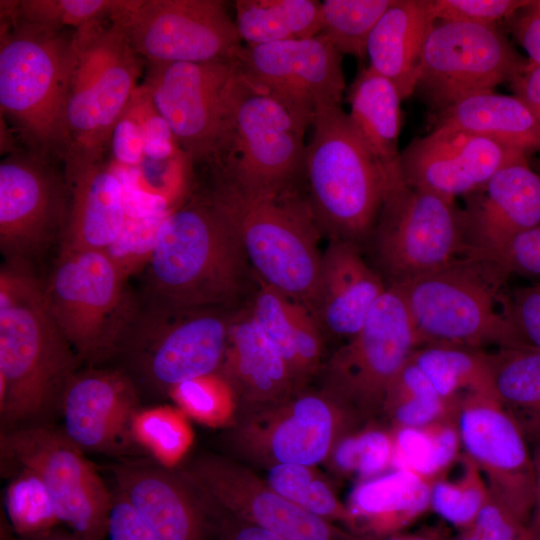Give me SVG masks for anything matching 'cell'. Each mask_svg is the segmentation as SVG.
I'll use <instances>...</instances> for the list:
<instances>
[{"mask_svg":"<svg viewBox=\"0 0 540 540\" xmlns=\"http://www.w3.org/2000/svg\"><path fill=\"white\" fill-rule=\"evenodd\" d=\"M82 362L65 339L27 264L0 273L1 432L54 424Z\"/></svg>","mask_w":540,"mask_h":540,"instance_id":"1","label":"cell"},{"mask_svg":"<svg viewBox=\"0 0 540 540\" xmlns=\"http://www.w3.org/2000/svg\"><path fill=\"white\" fill-rule=\"evenodd\" d=\"M247 258L224 209L197 197L161 219L149 253L150 300L183 309L220 308L239 292Z\"/></svg>","mask_w":540,"mask_h":540,"instance_id":"2","label":"cell"},{"mask_svg":"<svg viewBox=\"0 0 540 540\" xmlns=\"http://www.w3.org/2000/svg\"><path fill=\"white\" fill-rule=\"evenodd\" d=\"M75 30H53L1 14V116L28 149L64 160L66 107L76 50Z\"/></svg>","mask_w":540,"mask_h":540,"instance_id":"3","label":"cell"},{"mask_svg":"<svg viewBox=\"0 0 540 540\" xmlns=\"http://www.w3.org/2000/svg\"><path fill=\"white\" fill-rule=\"evenodd\" d=\"M509 277L500 262L466 255L396 285L418 346L451 344L485 350L527 345L511 317Z\"/></svg>","mask_w":540,"mask_h":540,"instance_id":"4","label":"cell"},{"mask_svg":"<svg viewBox=\"0 0 540 540\" xmlns=\"http://www.w3.org/2000/svg\"><path fill=\"white\" fill-rule=\"evenodd\" d=\"M306 145V196L318 227L332 238L359 245L368 239L382 204L400 178L399 164L385 165L341 106L320 112Z\"/></svg>","mask_w":540,"mask_h":540,"instance_id":"5","label":"cell"},{"mask_svg":"<svg viewBox=\"0 0 540 540\" xmlns=\"http://www.w3.org/2000/svg\"><path fill=\"white\" fill-rule=\"evenodd\" d=\"M209 194L231 219L262 283L315 312L322 265L319 227L298 187L258 192L215 182Z\"/></svg>","mask_w":540,"mask_h":540,"instance_id":"6","label":"cell"},{"mask_svg":"<svg viewBox=\"0 0 540 540\" xmlns=\"http://www.w3.org/2000/svg\"><path fill=\"white\" fill-rule=\"evenodd\" d=\"M219 308L183 309L153 300L133 308L111 358L143 401L169 398L178 384L219 372L231 318Z\"/></svg>","mask_w":540,"mask_h":540,"instance_id":"7","label":"cell"},{"mask_svg":"<svg viewBox=\"0 0 540 540\" xmlns=\"http://www.w3.org/2000/svg\"><path fill=\"white\" fill-rule=\"evenodd\" d=\"M74 43L76 57L66 107L69 153L64 162H99L139 87L144 60L119 19L75 30Z\"/></svg>","mask_w":540,"mask_h":540,"instance_id":"8","label":"cell"},{"mask_svg":"<svg viewBox=\"0 0 540 540\" xmlns=\"http://www.w3.org/2000/svg\"><path fill=\"white\" fill-rule=\"evenodd\" d=\"M125 267L107 250L60 251L43 285L46 305L80 361L110 359L134 306Z\"/></svg>","mask_w":540,"mask_h":540,"instance_id":"9","label":"cell"},{"mask_svg":"<svg viewBox=\"0 0 540 540\" xmlns=\"http://www.w3.org/2000/svg\"><path fill=\"white\" fill-rule=\"evenodd\" d=\"M309 126L283 103L251 86L242 74L229 141L213 166L215 182L258 192L298 187L304 179V135Z\"/></svg>","mask_w":540,"mask_h":540,"instance_id":"10","label":"cell"},{"mask_svg":"<svg viewBox=\"0 0 540 540\" xmlns=\"http://www.w3.org/2000/svg\"><path fill=\"white\" fill-rule=\"evenodd\" d=\"M142 85L189 163L212 167L223 156L242 76L237 59L147 63Z\"/></svg>","mask_w":540,"mask_h":540,"instance_id":"11","label":"cell"},{"mask_svg":"<svg viewBox=\"0 0 540 540\" xmlns=\"http://www.w3.org/2000/svg\"><path fill=\"white\" fill-rule=\"evenodd\" d=\"M418 346L401 292L388 285L359 331L331 357L326 393L359 422L383 413L389 390Z\"/></svg>","mask_w":540,"mask_h":540,"instance_id":"12","label":"cell"},{"mask_svg":"<svg viewBox=\"0 0 540 540\" xmlns=\"http://www.w3.org/2000/svg\"><path fill=\"white\" fill-rule=\"evenodd\" d=\"M370 237L387 285H402L468 255L462 208L408 186L401 176L389 190Z\"/></svg>","mask_w":540,"mask_h":540,"instance_id":"13","label":"cell"},{"mask_svg":"<svg viewBox=\"0 0 540 540\" xmlns=\"http://www.w3.org/2000/svg\"><path fill=\"white\" fill-rule=\"evenodd\" d=\"M2 466L36 473L46 486L59 522L87 540H104L109 490L93 464L55 424L0 432Z\"/></svg>","mask_w":540,"mask_h":540,"instance_id":"14","label":"cell"},{"mask_svg":"<svg viewBox=\"0 0 540 540\" xmlns=\"http://www.w3.org/2000/svg\"><path fill=\"white\" fill-rule=\"evenodd\" d=\"M528 62L496 26L435 21L421 53L415 92L436 118L461 99L511 83Z\"/></svg>","mask_w":540,"mask_h":540,"instance_id":"15","label":"cell"},{"mask_svg":"<svg viewBox=\"0 0 540 540\" xmlns=\"http://www.w3.org/2000/svg\"><path fill=\"white\" fill-rule=\"evenodd\" d=\"M63 160L14 150L0 164V247L12 263L27 264L66 229L71 194Z\"/></svg>","mask_w":540,"mask_h":540,"instance_id":"16","label":"cell"},{"mask_svg":"<svg viewBox=\"0 0 540 540\" xmlns=\"http://www.w3.org/2000/svg\"><path fill=\"white\" fill-rule=\"evenodd\" d=\"M119 20L147 63L237 59L244 46L225 1L136 0Z\"/></svg>","mask_w":540,"mask_h":540,"instance_id":"17","label":"cell"},{"mask_svg":"<svg viewBox=\"0 0 540 540\" xmlns=\"http://www.w3.org/2000/svg\"><path fill=\"white\" fill-rule=\"evenodd\" d=\"M216 509L285 540H358L272 490L253 471L216 454L175 467Z\"/></svg>","mask_w":540,"mask_h":540,"instance_id":"18","label":"cell"},{"mask_svg":"<svg viewBox=\"0 0 540 540\" xmlns=\"http://www.w3.org/2000/svg\"><path fill=\"white\" fill-rule=\"evenodd\" d=\"M340 54L323 36L243 46L245 80L310 125L320 112L341 106L345 78Z\"/></svg>","mask_w":540,"mask_h":540,"instance_id":"19","label":"cell"},{"mask_svg":"<svg viewBox=\"0 0 540 540\" xmlns=\"http://www.w3.org/2000/svg\"><path fill=\"white\" fill-rule=\"evenodd\" d=\"M461 445L481 471L490 494L528 525L535 501V476L528 441L512 415L493 395L467 393L458 411Z\"/></svg>","mask_w":540,"mask_h":540,"instance_id":"20","label":"cell"},{"mask_svg":"<svg viewBox=\"0 0 540 540\" xmlns=\"http://www.w3.org/2000/svg\"><path fill=\"white\" fill-rule=\"evenodd\" d=\"M527 157L488 138L443 125L413 139L399 155L405 184L455 201L484 185L510 162Z\"/></svg>","mask_w":540,"mask_h":540,"instance_id":"21","label":"cell"},{"mask_svg":"<svg viewBox=\"0 0 540 540\" xmlns=\"http://www.w3.org/2000/svg\"><path fill=\"white\" fill-rule=\"evenodd\" d=\"M142 403L135 385L121 370H78L64 391L61 429L82 451L133 455L140 451L133 423Z\"/></svg>","mask_w":540,"mask_h":540,"instance_id":"22","label":"cell"},{"mask_svg":"<svg viewBox=\"0 0 540 540\" xmlns=\"http://www.w3.org/2000/svg\"><path fill=\"white\" fill-rule=\"evenodd\" d=\"M250 444L273 463L310 466L321 462L358 421L326 392L292 396L250 416Z\"/></svg>","mask_w":540,"mask_h":540,"instance_id":"23","label":"cell"},{"mask_svg":"<svg viewBox=\"0 0 540 540\" xmlns=\"http://www.w3.org/2000/svg\"><path fill=\"white\" fill-rule=\"evenodd\" d=\"M465 200L468 255L498 261L515 237L540 225V174L522 157L498 170Z\"/></svg>","mask_w":540,"mask_h":540,"instance_id":"24","label":"cell"},{"mask_svg":"<svg viewBox=\"0 0 540 540\" xmlns=\"http://www.w3.org/2000/svg\"><path fill=\"white\" fill-rule=\"evenodd\" d=\"M110 472L158 540H211L210 505L176 468L134 460L112 465Z\"/></svg>","mask_w":540,"mask_h":540,"instance_id":"25","label":"cell"},{"mask_svg":"<svg viewBox=\"0 0 540 540\" xmlns=\"http://www.w3.org/2000/svg\"><path fill=\"white\" fill-rule=\"evenodd\" d=\"M71 202L61 251L110 250L127 219L124 184L103 161L64 162Z\"/></svg>","mask_w":540,"mask_h":540,"instance_id":"26","label":"cell"},{"mask_svg":"<svg viewBox=\"0 0 540 540\" xmlns=\"http://www.w3.org/2000/svg\"><path fill=\"white\" fill-rule=\"evenodd\" d=\"M218 374L244 405L250 416L274 408L293 396L297 380L250 312L231 319L228 342Z\"/></svg>","mask_w":540,"mask_h":540,"instance_id":"27","label":"cell"},{"mask_svg":"<svg viewBox=\"0 0 540 540\" xmlns=\"http://www.w3.org/2000/svg\"><path fill=\"white\" fill-rule=\"evenodd\" d=\"M387 287L363 259L358 245L332 238L322 255L315 312L331 333L351 338Z\"/></svg>","mask_w":540,"mask_h":540,"instance_id":"28","label":"cell"},{"mask_svg":"<svg viewBox=\"0 0 540 540\" xmlns=\"http://www.w3.org/2000/svg\"><path fill=\"white\" fill-rule=\"evenodd\" d=\"M435 21L431 0H393L369 35V66L392 81L403 100L415 92L421 53Z\"/></svg>","mask_w":540,"mask_h":540,"instance_id":"29","label":"cell"},{"mask_svg":"<svg viewBox=\"0 0 540 540\" xmlns=\"http://www.w3.org/2000/svg\"><path fill=\"white\" fill-rule=\"evenodd\" d=\"M432 483L403 469H393L361 482L347 506L352 530L381 535L403 529L431 508Z\"/></svg>","mask_w":540,"mask_h":540,"instance_id":"30","label":"cell"},{"mask_svg":"<svg viewBox=\"0 0 540 540\" xmlns=\"http://www.w3.org/2000/svg\"><path fill=\"white\" fill-rule=\"evenodd\" d=\"M526 154L540 151V123L518 96L485 91L456 102L435 118Z\"/></svg>","mask_w":540,"mask_h":540,"instance_id":"31","label":"cell"},{"mask_svg":"<svg viewBox=\"0 0 540 540\" xmlns=\"http://www.w3.org/2000/svg\"><path fill=\"white\" fill-rule=\"evenodd\" d=\"M402 97L385 76L367 66L348 89L349 117L372 152L387 166L399 162Z\"/></svg>","mask_w":540,"mask_h":540,"instance_id":"32","label":"cell"},{"mask_svg":"<svg viewBox=\"0 0 540 540\" xmlns=\"http://www.w3.org/2000/svg\"><path fill=\"white\" fill-rule=\"evenodd\" d=\"M489 363L495 397L535 445L540 440V349L499 348L489 352Z\"/></svg>","mask_w":540,"mask_h":540,"instance_id":"33","label":"cell"},{"mask_svg":"<svg viewBox=\"0 0 540 540\" xmlns=\"http://www.w3.org/2000/svg\"><path fill=\"white\" fill-rule=\"evenodd\" d=\"M235 24L242 42L260 45L311 38L322 30L316 0H237Z\"/></svg>","mask_w":540,"mask_h":540,"instance_id":"34","label":"cell"},{"mask_svg":"<svg viewBox=\"0 0 540 540\" xmlns=\"http://www.w3.org/2000/svg\"><path fill=\"white\" fill-rule=\"evenodd\" d=\"M437 393L447 399L467 393L494 395L486 350L451 344H425L410 355Z\"/></svg>","mask_w":540,"mask_h":540,"instance_id":"35","label":"cell"},{"mask_svg":"<svg viewBox=\"0 0 540 540\" xmlns=\"http://www.w3.org/2000/svg\"><path fill=\"white\" fill-rule=\"evenodd\" d=\"M391 467L431 481L442 477L461 445L458 415L423 427H394Z\"/></svg>","mask_w":540,"mask_h":540,"instance_id":"36","label":"cell"},{"mask_svg":"<svg viewBox=\"0 0 540 540\" xmlns=\"http://www.w3.org/2000/svg\"><path fill=\"white\" fill-rule=\"evenodd\" d=\"M135 0H1V14L53 30H73L125 14Z\"/></svg>","mask_w":540,"mask_h":540,"instance_id":"37","label":"cell"},{"mask_svg":"<svg viewBox=\"0 0 540 540\" xmlns=\"http://www.w3.org/2000/svg\"><path fill=\"white\" fill-rule=\"evenodd\" d=\"M4 493V507L11 529L21 540L39 538L54 530L59 519L51 496L40 477L17 468Z\"/></svg>","mask_w":540,"mask_h":540,"instance_id":"38","label":"cell"},{"mask_svg":"<svg viewBox=\"0 0 540 540\" xmlns=\"http://www.w3.org/2000/svg\"><path fill=\"white\" fill-rule=\"evenodd\" d=\"M393 0H324L323 36L340 54L366 57L370 33Z\"/></svg>","mask_w":540,"mask_h":540,"instance_id":"39","label":"cell"},{"mask_svg":"<svg viewBox=\"0 0 540 540\" xmlns=\"http://www.w3.org/2000/svg\"><path fill=\"white\" fill-rule=\"evenodd\" d=\"M133 438L139 450L153 461L175 468L191 445L192 433L180 409L154 405L143 406L137 413Z\"/></svg>","mask_w":540,"mask_h":540,"instance_id":"40","label":"cell"},{"mask_svg":"<svg viewBox=\"0 0 540 540\" xmlns=\"http://www.w3.org/2000/svg\"><path fill=\"white\" fill-rule=\"evenodd\" d=\"M464 463L465 472L459 480L440 477L431 487V508L460 530L473 523L490 493L478 466L467 456Z\"/></svg>","mask_w":540,"mask_h":540,"instance_id":"41","label":"cell"},{"mask_svg":"<svg viewBox=\"0 0 540 540\" xmlns=\"http://www.w3.org/2000/svg\"><path fill=\"white\" fill-rule=\"evenodd\" d=\"M393 450V432L371 428L344 436L333 449V461L343 472L370 479L391 467Z\"/></svg>","mask_w":540,"mask_h":540,"instance_id":"42","label":"cell"},{"mask_svg":"<svg viewBox=\"0 0 540 540\" xmlns=\"http://www.w3.org/2000/svg\"><path fill=\"white\" fill-rule=\"evenodd\" d=\"M169 398L183 413L210 425L225 422L235 403L232 389L218 373L176 385Z\"/></svg>","mask_w":540,"mask_h":540,"instance_id":"43","label":"cell"},{"mask_svg":"<svg viewBox=\"0 0 540 540\" xmlns=\"http://www.w3.org/2000/svg\"><path fill=\"white\" fill-rule=\"evenodd\" d=\"M294 302L262 283L250 313L266 337L278 349L296 379H300L293 344Z\"/></svg>","mask_w":540,"mask_h":540,"instance_id":"44","label":"cell"},{"mask_svg":"<svg viewBox=\"0 0 540 540\" xmlns=\"http://www.w3.org/2000/svg\"><path fill=\"white\" fill-rule=\"evenodd\" d=\"M530 0H431L436 21L496 26L511 19Z\"/></svg>","mask_w":540,"mask_h":540,"instance_id":"45","label":"cell"},{"mask_svg":"<svg viewBox=\"0 0 540 540\" xmlns=\"http://www.w3.org/2000/svg\"><path fill=\"white\" fill-rule=\"evenodd\" d=\"M448 540H529L527 526L490 493L473 523Z\"/></svg>","mask_w":540,"mask_h":540,"instance_id":"46","label":"cell"},{"mask_svg":"<svg viewBox=\"0 0 540 540\" xmlns=\"http://www.w3.org/2000/svg\"><path fill=\"white\" fill-rule=\"evenodd\" d=\"M460 397L413 396L387 406L383 413L394 427H423L458 415Z\"/></svg>","mask_w":540,"mask_h":540,"instance_id":"47","label":"cell"},{"mask_svg":"<svg viewBox=\"0 0 540 540\" xmlns=\"http://www.w3.org/2000/svg\"><path fill=\"white\" fill-rule=\"evenodd\" d=\"M115 167L137 171L144 162V136L137 103L132 96L118 119L109 144Z\"/></svg>","mask_w":540,"mask_h":540,"instance_id":"48","label":"cell"},{"mask_svg":"<svg viewBox=\"0 0 540 540\" xmlns=\"http://www.w3.org/2000/svg\"><path fill=\"white\" fill-rule=\"evenodd\" d=\"M293 344L301 377L314 370L321 358L322 339L308 308L294 302Z\"/></svg>","mask_w":540,"mask_h":540,"instance_id":"49","label":"cell"},{"mask_svg":"<svg viewBox=\"0 0 540 540\" xmlns=\"http://www.w3.org/2000/svg\"><path fill=\"white\" fill-rule=\"evenodd\" d=\"M513 323L523 341L540 349V284L509 290Z\"/></svg>","mask_w":540,"mask_h":540,"instance_id":"50","label":"cell"},{"mask_svg":"<svg viewBox=\"0 0 540 540\" xmlns=\"http://www.w3.org/2000/svg\"><path fill=\"white\" fill-rule=\"evenodd\" d=\"M106 537L109 540H158L126 496L116 487L112 490Z\"/></svg>","mask_w":540,"mask_h":540,"instance_id":"51","label":"cell"},{"mask_svg":"<svg viewBox=\"0 0 540 540\" xmlns=\"http://www.w3.org/2000/svg\"><path fill=\"white\" fill-rule=\"evenodd\" d=\"M498 262L510 276L540 277V225L515 237Z\"/></svg>","mask_w":540,"mask_h":540,"instance_id":"52","label":"cell"},{"mask_svg":"<svg viewBox=\"0 0 540 540\" xmlns=\"http://www.w3.org/2000/svg\"><path fill=\"white\" fill-rule=\"evenodd\" d=\"M315 477L310 466L277 463L268 470L265 482L276 493L299 505Z\"/></svg>","mask_w":540,"mask_h":540,"instance_id":"53","label":"cell"},{"mask_svg":"<svg viewBox=\"0 0 540 540\" xmlns=\"http://www.w3.org/2000/svg\"><path fill=\"white\" fill-rule=\"evenodd\" d=\"M511 28L529 61L540 65V0H530L515 14L511 18Z\"/></svg>","mask_w":540,"mask_h":540,"instance_id":"54","label":"cell"},{"mask_svg":"<svg viewBox=\"0 0 540 540\" xmlns=\"http://www.w3.org/2000/svg\"><path fill=\"white\" fill-rule=\"evenodd\" d=\"M214 528L211 540H285L275 533L249 523L214 506Z\"/></svg>","mask_w":540,"mask_h":540,"instance_id":"55","label":"cell"},{"mask_svg":"<svg viewBox=\"0 0 540 540\" xmlns=\"http://www.w3.org/2000/svg\"><path fill=\"white\" fill-rule=\"evenodd\" d=\"M510 84L514 95L526 103L540 123V65L529 61L524 71Z\"/></svg>","mask_w":540,"mask_h":540,"instance_id":"56","label":"cell"},{"mask_svg":"<svg viewBox=\"0 0 540 540\" xmlns=\"http://www.w3.org/2000/svg\"><path fill=\"white\" fill-rule=\"evenodd\" d=\"M532 458L535 476V501L527 531L529 540H538L540 539V440L534 445Z\"/></svg>","mask_w":540,"mask_h":540,"instance_id":"57","label":"cell"},{"mask_svg":"<svg viewBox=\"0 0 540 540\" xmlns=\"http://www.w3.org/2000/svg\"><path fill=\"white\" fill-rule=\"evenodd\" d=\"M447 536L440 529L432 528L411 535L392 537L389 540H448Z\"/></svg>","mask_w":540,"mask_h":540,"instance_id":"58","label":"cell"},{"mask_svg":"<svg viewBox=\"0 0 540 540\" xmlns=\"http://www.w3.org/2000/svg\"><path fill=\"white\" fill-rule=\"evenodd\" d=\"M32 540H87L72 531L66 532L55 528L49 533Z\"/></svg>","mask_w":540,"mask_h":540,"instance_id":"59","label":"cell"},{"mask_svg":"<svg viewBox=\"0 0 540 540\" xmlns=\"http://www.w3.org/2000/svg\"><path fill=\"white\" fill-rule=\"evenodd\" d=\"M538 540H540V539H538Z\"/></svg>","mask_w":540,"mask_h":540,"instance_id":"60","label":"cell"}]
</instances>
